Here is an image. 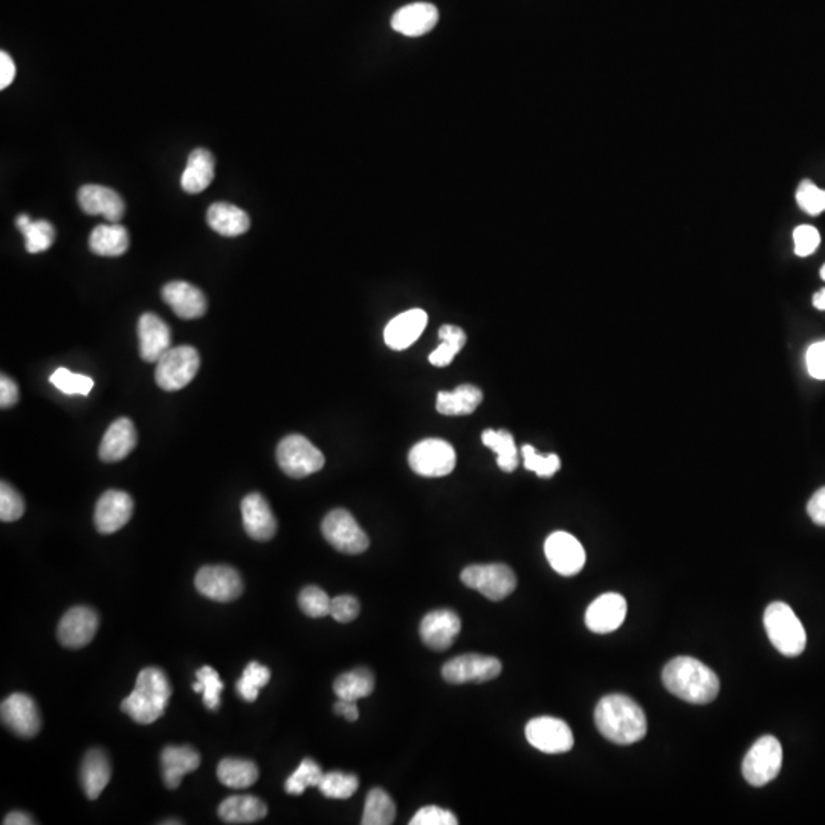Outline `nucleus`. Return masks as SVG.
Returning <instances> with one entry per match:
<instances>
[{"label": "nucleus", "mask_w": 825, "mask_h": 825, "mask_svg": "<svg viewBox=\"0 0 825 825\" xmlns=\"http://www.w3.org/2000/svg\"><path fill=\"white\" fill-rule=\"evenodd\" d=\"M813 306L819 311H825V289H821L813 295Z\"/></svg>", "instance_id": "obj_58"}, {"label": "nucleus", "mask_w": 825, "mask_h": 825, "mask_svg": "<svg viewBox=\"0 0 825 825\" xmlns=\"http://www.w3.org/2000/svg\"><path fill=\"white\" fill-rule=\"evenodd\" d=\"M627 616V601L619 593H605L596 598L586 612V625L596 635L618 630Z\"/></svg>", "instance_id": "obj_17"}, {"label": "nucleus", "mask_w": 825, "mask_h": 825, "mask_svg": "<svg viewBox=\"0 0 825 825\" xmlns=\"http://www.w3.org/2000/svg\"><path fill=\"white\" fill-rule=\"evenodd\" d=\"M482 442L497 454V465L505 473L517 470L518 450L514 436L506 430H485L482 433Z\"/></svg>", "instance_id": "obj_37"}, {"label": "nucleus", "mask_w": 825, "mask_h": 825, "mask_svg": "<svg viewBox=\"0 0 825 825\" xmlns=\"http://www.w3.org/2000/svg\"><path fill=\"white\" fill-rule=\"evenodd\" d=\"M428 315L422 309H410L393 318L384 330L385 344L393 350L408 349L424 334Z\"/></svg>", "instance_id": "obj_25"}, {"label": "nucleus", "mask_w": 825, "mask_h": 825, "mask_svg": "<svg viewBox=\"0 0 825 825\" xmlns=\"http://www.w3.org/2000/svg\"><path fill=\"white\" fill-rule=\"evenodd\" d=\"M462 621L453 610H434L421 622V639L428 648L445 651L456 641Z\"/></svg>", "instance_id": "obj_19"}, {"label": "nucleus", "mask_w": 825, "mask_h": 825, "mask_svg": "<svg viewBox=\"0 0 825 825\" xmlns=\"http://www.w3.org/2000/svg\"><path fill=\"white\" fill-rule=\"evenodd\" d=\"M460 580L491 601L508 598L517 587V576L506 564H474L463 570Z\"/></svg>", "instance_id": "obj_8"}, {"label": "nucleus", "mask_w": 825, "mask_h": 825, "mask_svg": "<svg viewBox=\"0 0 825 825\" xmlns=\"http://www.w3.org/2000/svg\"><path fill=\"white\" fill-rule=\"evenodd\" d=\"M323 775V769L311 758H306L286 780L285 790L289 795H301L308 787H318Z\"/></svg>", "instance_id": "obj_42"}, {"label": "nucleus", "mask_w": 825, "mask_h": 825, "mask_svg": "<svg viewBox=\"0 0 825 825\" xmlns=\"http://www.w3.org/2000/svg\"><path fill=\"white\" fill-rule=\"evenodd\" d=\"M277 462L286 476L303 479L318 473L324 466V456L301 434L286 436L277 447Z\"/></svg>", "instance_id": "obj_7"}, {"label": "nucleus", "mask_w": 825, "mask_h": 825, "mask_svg": "<svg viewBox=\"0 0 825 825\" xmlns=\"http://www.w3.org/2000/svg\"><path fill=\"white\" fill-rule=\"evenodd\" d=\"M330 604H332V599L317 586L305 587L298 596L300 609L311 618H324L330 615Z\"/></svg>", "instance_id": "obj_44"}, {"label": "nucleus", "mask_w": 825, "mask_h": 825, "mask_svg": "<svg viewBox=\"0 0 825 825\" xmlns=\"http://www.w3.org/2000/svg\"><path fill=\"white\" fill-rule=\"evenodd\" d=\"M132 514V497L127 492L109 489L95 506V528L103 535L115 534L129 523Z\"/></svg>", "instance_id": "obj_16"}, {"label": "nucleus", "mask_w": 825, "mask_h": 825, "mask_svg": "<svg viewBox=\"0 0 825 825\" xmlns=\"http://www.w3.org/2000/svg\"><path fill=\"white\" fill-rule=\"evenodd\" d=\"M483 393L476 385H460L454 392H440L436 408L440 415H471L482 404Z\"/></svg>", "instance_id": "obj_32"}, {"label": "nucleus", "mask_w": 825, "mask_h": 825, "mask_svg": "<svg viewBox=\"0 0 825 825\" xmlns=\"http://www.w3.org/2000/svg\"><path fill=\"white\" fill-rule=\"evenodd\" d=\"M411 470L422 477H444L456 468V451L447 440L425 439L408 454Z\"/></svg>", "instance_id": "obj_10"}, {"label": "nucleus", "mask_w": 825, "mask_h": 825, "mask_svg": "<svg viewBox=\"0 0 825 825\" xmlns=\"http://www.w3.org/2000/svg\"><path fill=\"white\" fill-rule=\"evenodd\" d=\"M544 554L555 572L563 576L580 573L586 566L583 544L567 532H554L544 543Z\"/></svg>", "instance_id": "obj_14"}, {"label": "nucleus", "mask_w": 825, "mask_h": 825, "mask_svg": "<svg viewBox=\"0 0 825 825\" xmlns=\"http://www.w3.org/2000/svg\"><path fill=\"white\" fill-rule=\"evenodd\" d=\"M396 818V806L389 793L382 789H372L367 795L364 807V825H390Z\"/></svg>", "instance_id": "obj_39"}, {"label": "nucleus", "mask_w": 825, "mask_h": 825, "mask_svg": "<svg viewBox=\"0 0 825 825\" xmlns=\"http://www.w3.org/2000/svg\"><path fill=\"white\" fill-rule=\"evenodd\" d=\"M112 775L109 758L101 749H91L81 764L80 780L89 800H97Z\"/></svg>", "instance_id": "obj_29"}, {"label": "nucleus", "mask_w": 825, "mask_h": 825, "mask_svg": "<svg viewBox=\"0 0 825 825\" xmlns=\"http://www.w3.org/2000/svg\"><path fill=\"white\" fill-rule=\"evenodd\" d=\"M806 364L812 378L825 379V341H819L809 347Z\"/></svg>", "instance_id": "obj_52"}, {"label": "nucleus", "mask_w": 825, "mask_h": 825, "mask_svg": "<svg viewBox=\"0 0 825 825\" xmlns=\"http://www.w3.org/2000/svg\"><path fill=\"white\" fill-rule=\"evenodd\" d=\"M198 682L202 685V697H204V705L208 709L214 711L220 705V693L224 690V683L220 680L219 673L214 668L202 667L196 673Z\"/></svg>", "instance_id": "obj_47"}, {"label": "nucleus", "mask_w": 825, "mask_h": 825, "mask_svg": "<svg viewBox=\"0 0 825 825\" xmlns=\"http://www.w3.org/2000/svg\"><path fill=\"white\" fill-rule=\"evenodd\" d=\"M321 532L330 546L343 554L358 555L369 549V537L346 509H334L324 517Z\"/></svg>", "instance_id": "obj_9"}, {"label": "nucleus", "mask_w": 825, "mask_h": 825, "mask_svg": "<svg viewBox=\"0 0 825 825\" xmlns=\"http://www.w3.org/2000/svg\"><path fill=\"white\" fill-rule=\"evenodd\" d=\"M807 512L815 525L825 526V486L812 495Z\"/></svg>", "instance_id": "obj_54"}, {"label": "nucleus", "mask_w": 825, "mask_h": 825, "mask_svg": "<svg viewBox=\"0 0 825 825\" xmlns=\"http://www.w3.org/2000/svg\"><path fill=\"white\" fill-rule=\"evenodd\" d=\"M49 381L65 395L88 396L94 389V379L91 376L78 375L65 367L55 370Z\"/></svg>", "instance_id": "obj_43"}, {"label": "nucleus", "mask_w": 825, "mask_h": 825, "mask_svg": "<svg viewBox=\"0 0 825 825\" xmlns=\"http://www.w3.org/2000/svg\"><path fill=\"white\" fill-rule=\"evenodd\" d=\"M217 778L230 789H248L259 780V767L250 760L225 758L217 766Z\"/></svg>", "instance_id": "obj_34"}, {"label": "nucleus", "mask_w": 825, "mask_h": 825, "mask_svg": "<svg viewBox=\"0 0 825 825\" xmlns=\"http://www.w3.org/2000/svg\"><path fill=\"white\" fill-rule=\"evenodd\" d=\"M78 204L89 216H103L110 224H118L126 211L123 198L117 191L103 185L81 187L78 191Z\"/></svg>", "instance_id": "obj_20"}, {"label": "nucleus", "mask_w": 825, "mask_h": 825, "mask_svg": "<svg viewBox=\"0 0 825 825\" xmlns=\"http://www.w3.org/2000/svg\"><path fill=\"white\" fill-rule=\"evenodd\" d=\"M793 243H795L796 256H812L821 245V234L812 225H800L793 231Z\"/></svg>", "instance_id": "obj_49"}, {"label": "nucleus", "mask_w": 825, "mask_h": 825, "mask_svg": "<svg viewBox=\"0 0 825 825\" xmlns=\"http://www.w3.org/2000/svg\"><path fill=\"white\" fill-rule=\"evenodd\" d=\"M360 602L349 595L337 596L330 604V616L340 624H349L360 615Z\"/></svg>", "instance_id": "obj_50"}, {"label": "nucleus", "mask_w": 825, "mask_h": 825, "mask_svg": "<svg viewBox=\"0 0 825 825\" xmlns=\"http://www.w3.org/2000/svg\"><path fill=\"white\" fill-rule=\"evenodd\" d=\"M162 298L184 320H196L207 312L204 292L187 282H172L162 289Z\"/></svg>", "instance_id": "obj_23"}, {"label": "nucleus", "mask_w": 825, "mask_h": 825, "mask_svg": "<svg viewBox=\"0 0 825 825\" xmlns=\"http://www.w3.org/2000/svg\"><path fill=\"white\" fill-rule=\"evenodd\" d=\"M23 514H25V502H23L22 495L10 483H0V520L4 523H13L22 518Z\"/></svg>", "instance_id": "obj_46"}, {"label": "nucleus", "mask_w": 825, "mask_h": 825, "mask_svg": "<svg viewBox=\"0 0 825 825\" xmlns=\"http://www.w3.org/2000/svg\"><path fill=\"white\" fill-rule=\"evenodd\" d=\"M172 697V686L164 671L146 668L138 674L135 690L121 703V711L133 722L150 725L164 715Z\"/></svg>", "instance_id": "obj_3"}, {"label": "nucleus", "mask_w": 825, "mask_h": 825, "mask_svg": "<svg viewBox=\"0 0 825 825\" xmlns=\"http://www.w3.org/2000/svg\"><path fill=\"white\" fill-rule=\"evenodd\" d=\"M138 444V433L130 419L120 418L107 428L100 444V459L115 463L126 459Z\"/></svg>", "instance_id": "obj_26"}, {"label": "nucleus", "mask_w": 825, "mask_h": 825, "mask_svg": "<svg viewBox=\"0 0 825 825\" xmlns=\"http://www.w3.org/2000/svg\"><path fill=\"white\" fill-rule=\"evenodd\" d=\"M193 690H195V693H201L202 694V685H201V683L196 682L195 685H193Z\"/></svg>", "instance_id": "obj_59"}, {"label": "nucleus", "mask_w": 825, "mask_h": 825, "mask_svg": "<svg viewBox=\"0 0 825 825\" xmlns=\"http://www.w3.org/2000/svg\"><path fill=\"white\" fill-rule=\"evenodd\" d=\"M502 673L499 659L483 654H463L448 660L442 668V676L448 683H483L497 679Z\"/></svg>", "instance_id": "obj_11"}, {"label": "nucleus", "mask_w": 825, "mask_h": 825, "mask_svg": "<svg viewBox=\"0 0 825 825\" xmlns=\"http://www.w3.org/2000/svg\"><path fill=\"white\" fill-rule=\"evenodd\" d=\"M217 813L227 824H251L265 818L268 807L257 796L236 795L220 804Z\"/></svg>", "instance_id": "obj_31"}, {"label": "nucleus", "mask_w": 825, "mask_h": 825, "mask_svg": "<svg viewBox=\"0 0 825 825\" xmlns=\"http://www.w3.org/2000/svg\"><path fill=\"white\" fill-rule=\"evenodd\" d=\"M373 690H375V676L367 668H358V670L341 674L334 683V691L338 699L353 700V702L369 697Z\"/></svg>", "instance_id": "obj_36"}, {"label": "nucleus", "mask_w": 825, "mask_h": 825, "mask_svg": "<svg viewBox=\"0 0 825 825\" xmlns=\"http://www.w3.org/2000/svg\"><path fill=\"white\" fill-rule=\"evenodd\" d=\"M269 679H271L269 668L260 665L259 662H251L237 682V693L245 702H256L259 691L263 686L268 685Z\"/></svg>", "instance_id": "obj_40"}, {"label": "nucleus", "mask_w": 825, "mask_h": 825, "mask_svg": "<svg viewBox=\"0 0 825 825\" xmlns=\"http://www.w3.org/2000/svg\"><path fill=\"white\" fill-rule=\"evenodd\" d=\"M199 367L201 358L195 347H173L156 363V384L165 392H178L195 379Z\"/></svg>", "instance_id": "obj_5"}, {"label": "nucleus", "mask_w": 825, "mask_h": 825, "mask_svg": "<svg viewBox=\"0 0 825 825\" xmlns=\"http://www.w3.org/2000/svg\"><path fill=\"white\" fill-rule=\"evenodd\" d=\"M764 628L770 642L783 656L796 657L807 645L806 630L800 618L784 602H772L764 612Z\"/></svg>", "instance_id": "obj_4"}, {"label": "nucleus", "mask_w": 825, "mask_h": 825, "mask_svg": "<svg viewBox=\"0 0 825 825\" xmlns=\"http://www.w3.org/2000/svg\"><path fill=\"white\" fill-rule=\"evenodd\" d=\"M439 22V10L427 2L405 5L392 17V28L407 37H421L430 33Z\"/></svg>", "instance_id": "obj_24"}, {"label": "nucleus", "mask_w": 825, "mask_h": 825, "mask_svg": "<svg viewBox=\"0 0 825 825\" xmlns=\"http://www.w3.org/2000/svg\"><path fill=\"white\" fill-rule=\"evenodd\" d=\"M89 246L97 256L120 257L129 250V233L120 224L98 225L89 237Z\"/></svg>", "instance_id": "obj_33"}, {"label": "nucleus", "mask_w": 825, "mask_h": 825, "mask_svg": "<svg viewBox=\"0 0 825 825\" xmlns=\"http://www.w3.org/2000/svg\"><path fill=\"white\" fill-rule=\"evenodd\" d=\"M439 338L442 343L434 352H431L430 363L436 367H447L453 363L457 353L465 346L466 335L460 327L447 324V326L440 327Z\"/></svg>", "instance_id": "obj_38"}, {"label": "nucleus", "mask_w": 825, "mask_h": 825, "mask_svg": "<svg viewBox=\"0 0 825 825\" xmlns=\"http://www.w3.org/2000/svg\"><path fill=\"white\" fill-rule=\"evenodd\" d=\"M526 738L531 746L544 754H566L572 751V729L564 720L555 717H537L526 726Z\"/></svg>", "instance_id": "obj_12"}, {"label": "nucleus", "mask_w": 825, "mask_h": 825, "mask_svg": "<svg viewBox=\"0 0 825 825\" xmlns=\"http://www.w3.org/2000/svg\"><path fill=\"white\" fill-rule=\"evenodd\" d=\"M16 225L25 237L26 251L30 254L48 251L54 243L55 230L48 220H33L28 214H20Z\"/></svg>", "instance_id": "obj_35"}, {"label": "nucleus", "mask_w": 825, "mask_h": 825, "mask_svg": "<svg viewBox=\"0 0 825 825\" xmlns=\"http://www.w3.org/2000/svg\"><path fill=\"white\" fill-rule=\"evenodd\" d=\"M214 179V156L210 150L196 149L188 156L187 167L182 173L181 187L190 195H198L210 187Z\"/></svg>", "instance_id": "obj_30"}, {"label": "nucleus", "mask_w": 825, "mask_h": 825, "mask_svg": "<svg viewBox=\"0 0 825 825\" xmlns=\"http://www.w3.org/2000/svg\"><path fill=\"white\" fill-rule=\"evenodd\" d=\"M19 402V387L13 379L2 375L0 378V407L11 408Z\"/></svg>", "instance_id": "obj_53"}, {"label": "nucleus", "mask_w": 825, "mask_h": 825, "mask_svg": "<svg viewBox=\"0 0 825 825\" xmlns=\"http://www.w3.org/2000/svg\"><path fill=\"white\" fill-rule=\"evenodd\" d=\"M783 767V748L772 735H764L755 741L743 760L741 772L751 786L763 787L774 781Z\"/></svg>", "instance_id": "obj_6"}, {"label": "nucleus", "mask_w": 825, "mask_h": 825, "mask_svg": "<svg viewBox=\"0 0 825 825\" xmlns=\"http://www.w3.org/2000/svg\"><path fill=\"white\" fill-rule=\"evenodd\" d=\"M521 454L525 459L526 470L537 474L541 479H550L561 468V460L557 454H549V456H541L535 451L531 445H525L521 448Z\"/></svg>", "instance_id": "obj_45"}, {"label": "nucleus", "mask_w": 825, "mask_h": 825, "mask_svg": "<svg viewBox=\"0 0 825 825\" xmlns=\"http://www.w3.org/2000/svg\"><path fill=\"white\" fill-rule=\"evenodd\" d=\"M335 712L343 715L344 719L349 720V722H356L358 717H360L358 706H356V702H353V700H338V702L335 703Z\"/></svg>", "instance_id": "obj_56"}, {"label": "nucleus", "mask_w": 825, "mask_h": 825, "mask_svg": "<svg viewBox=\"0 0 825 825\" xmlns=\"http://www.w3.org/2000/svg\"><path fill=\"white\" fill-rule=\"evenodd\" d=\"M2 722L14 734L23 738H33L42 729V717L33 697L16 693L2 702L0 708Z\"/></svg>", "instance_id": "obj_15"}, {"label": "nucleus", "mask_w": 825, "mask_h": 825, "mask_svg": "<svg viewBox=\"0 0 825 825\" xmlns=\"http://www.w3.org/2000/svg\"><path fill=\"white\" fill-rule=\"evenodd\" d=\"M138 338H140V355L146 363H158L167 350L172 349V335L164 320L158 315L147 312L138 321Z\"/></svg>", "instance_id": "obj_22"}, {"label": "nucleus", "mask_w": 825, "mask_h": 825, "mask_svg": "<svg viewBox=\"0 0 825 825\" xmlns=\"http://www.w3.org/2000/svg\"><path fill=\"white\" fill-rule=\"evenodd\" d=\"M796 202L810 216H818L825 211V190L812 181H803L796 190Z\"/></svg>", "instance_id": "obj_48"}, {"label": "nucleus", "mask_w": 825, "mask_h": 825, "mask_svg": "<svg viewBox=\"0 0 825 825\" xmlns=\"http://www.w3.org/2000/svg\"><path fill=\"white\" fill-rule=\"evenodd\" d=\"M411 825H456L459 824L457 816L450 810L442 809V807L428 806L422 807L413 819L410 821Z\"/></svg>", "instance_id": "obj_51"}, {"label": "nucleus", "mask_w": 825, "mask_h": 825, "mask_svg": "<svg viewBox=\"0 0 825 825\" xmlns=\"http://www.w3.org/2000/svg\"><path fill=\"white\" fill-rule=\"evenodd\" d=\"M97 613L89 607H74L63 616L57 630L60 644L66 648H83L91 644L98 630Z\"/></svg>", "instance_id": "obj_18"}, {"label": "nucleus", "mask_w": 825, "mask_h": 825, "mask_svg": "<svg viewBox=\"0 0 825 825\" xmlns=\"http://www.w3.org/2000/svg\"><path fill=\"white\" fill-rule=\"evenodd\" d=\"M242 520L248 537L256 541H269L277 532V520L271 506L259 492L246 495L242 502Z\"/></svg>", "instance_id": "obj_21"}, {"label": "nucleus", "mask_w": 825, "mask_h": 825, "mask_svg": "<svg viewBox=\"0 0 825 825\" xmlns=\"http://www.w3.org/2000/svg\"><path fill=\"white\" fill-rule=\"evenodd\" d=\"M821 279L825 282V265L821 268Z\"/></svg>", "instance_id": "obj_60"}, {"label": "nucleus", "mask_w": 825, "mask_h": 825, "mask_svg": "<svg viewBox=\"0 0 825 825\" xmlns=\"http://www.w3.org/2000/svg\"><path fill=\"white\" fill-rule=\"evenodd\" d=\"M5 825H33L34 821L30 815L23 812H11L10 815L5 816Z\"/></svg>", "instance_id": "obj_57"}, {"label": "nucleus", "mask_w": 825, "mask_h": 825, "mask_svg": "<svg viewBox=\"0 0 825 825\" xmlns=\"http://www.w3.org/2000/svg\"><path fill=\"white\" fill-rule=\"evenodd\" d=\"M358 787H360L358 777L352 774H343V772L324 774L320 784H318L320 792L326 798H334V800H347L350 796L355 795Z\"/></svg>", "instance_id": "obj_41"}, {"label": "nucleus", "mask_w": 825, "mask_h": 825, "mask_svg": "<svg viewBox=\"0 0 825 825\" xmlns=\"http://www.w3.org/2000/svg\"><path fill=\"white\" fill-rule=\"evenodd\" d=\"M195 586L205 598L217 602H231L243 592L240 573L230 566H205L195 578Z\"/></svg>", "instance_id": "obj_13"}, {"label": "nucleus", "mask_w": 825, "mask_h": 825, "mask_svg": "<svg viewBox=\"0 0 825 825\" xmlns=\"http://www.w3.org/2000/svg\"><path fill=\"white\" fill-rule=\"evenodd\" d=\"M662 680L673 696L693 705H708L719 696V677L694 657L682 656L670 660L664 668Z\"/></svg>", "instance_id": "obj_2"}, {"label": "nucleus", "mask_w": 825, "mask_h": 825, "mask_svg": "<svg viewBox=\"0 0 825 825\" xmlns=\"http://www.w3.org/2000/svg\"><path fill=\"white\" fill-rule=\"evenodd\" d=\"M16 77V65L10 54L0 52V89H7Z\"/></svg>", "instance_id": "obj_55"}, {"label": "nucleus", "mask_w": 825, "mask_h": 825, "mask_svg": "<svg viewBox=\"0 0 825 825\" xmlns=\"http://www.w3.org/2000/svg\"><path fill=\"white\" fill-rule=\"evenodd\" d=\"M207 224L211 230L224 237H237L250 230V216L227 202H216L207 211Z\"/></svg>", "instance_id": "obj_28"}, {"label": "nucleus", "mask_w": 825, "mask_h": 825, "mask_svg": "<svg viewBox=\"0 0 825 825\" xmlns=\"http://www.w3.org/2000/svg\"><path fill=\"white\" fill-rule=\"evenodd\" d=\"M595 725L602 737L619 746L635 745L648 731L644 709L622 694H612L599 700L595 709Z\"/></svg>", "instance_id": "obj_1"}, {"label": "nucleus", "mask_w": 825, "mask_h": 825, "mask_svg": "<svg viewBox=\"0 0 825 825\" xmlns=\"http://www.w3.org/2000/svg\"><path fill=\"white\" fill-rule=\"evenodd\" d=\"M162 777L167 789L181 786L182 778L201 766V755L190 746H167L162 751Z\"/></svg>", "instance_id": "obj_27"}]
</instances>
